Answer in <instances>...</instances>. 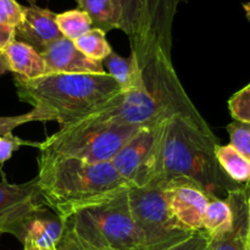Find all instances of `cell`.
I'll return each mask as SVG.
<instances>
[{
    "label": "cell",
    "mask_w": 250,
    "mask_h": 250,
    "mask_svg": "<svg viewBox=\"0 0 250 250\" xmlns=\"http://www.w3.org/2000/svg\"><path fill=\"white\" fill-rule=\"evenodd\" d=\"M219 144L211 129L200 128L183 117L168 119L161 149L160 173L153 185L183 178L199 186L210 198H221L222 193L227 197L244 187L233 182L220 167L215 156Z\"/></svg>",
    "instance_id": "cell-1"
},
{
    "label": "cell",
    "mask_w": 250,
    "mask_h": 250,
    "mask_svg": "<svg viewBox=\"0 0 250 250\" xmlns=\"http://www.w3.org/2000/svg\"><path fill=\"white\" fill-rule=\"evenodd\" d=\"M44 204L61 221L127 189L111 163L89 164L67 158L38 156L36 176Z\"/></svg>",
    "instance_id": "cell-2"
},
{
    "label": "cell",
    "mask_w": 250,
    "mask_h": 250,
    "mask_svg": "<svg viewBox=\"0 0 250 250\" xmlns=\"http://www.w3.org/2000/svg\"><path fill=\"white\" fill-rule=\"evenodd\" d=\"M14 83L21 102L48 112L60 128L90 116L122 93L107 73H48L32 80L15 76Z\"/></svg>",
    "instance_id": "cell-3"
},
{
    "label": "cell",
    "mask_w": 250,
    "mask_h": 250,
    "mask_svg": "<svg viewBox=\"0 0 250 250\" xmlns=\"http://www.w3.org/2000/svg\"><path fill=\"white\" fill-rule=\"evenodd\" d=\"M62 224V237L56 250H148L132 216L128 188L78 210Z\"/></svg>",
    "instance_id": "cell-4"
},
{
    "label": "cell",
    "mask_w": 250,
    "mask_h": 250,
    "mask_svg": "<svg viewBox=\"0 0 250 250\" xmlns=\"http://www.w3.org/2000/svg\"><path fill=\"white\" fill-rule=\"evenodd\" d=\"M139 128L90 115L60 128L41 142L38 149L45 158L76 159L89 164L111 163Z\"/></svg>",
    "instance_id": "cell-5"
},
{
    "label": "cell",
    "mask_w": 250,
    "mask_h": 250,
    "mask_svg": "<svg viewBox=\"0 0 250 250\" xmlns=\"http://www.w3.org/2000/svg\"><path fill=\"white\" fill-rule=\"evenodd\" d=\"M128 200L132 216L148 250H165L187 239L194 232L173 216L163 186L129 187Z\"/></svg>",
    "instance_id": "cell-6"
},
{
    "label": "cell",
    "mask_w": 250,
    "mask_h": 250,
    "mask_svg": "<svg viewBox=\"0 0 250 250\" xmlns=\"http://www.w3.org/2000/svg\"><path fill=\"white\" fill-rule=\"evenodd\" d=\"M166 121L141 127L111 160L128 187L143 188L158 180Z\"/></svg>",
    "instance_id": "cell-7"
},
{
    "label": "cell",
    "mask_w": 250,
    "mask_h": 250,
    "mask_svg": "<svg viewBox=\"0 0 250 250\" xmlns=\"http://www.w3.org/2000/svg\"><path fill=\"white\" fill-rule=\"evenodd\" d=\"M185 0H139L136 33L131 45V58L143 70L158 54L171 58L173 20L178 5Z\"/></svg>",
    "instance_id": "cell-8"
},
{
    "label": "cell",
    "mask_w": 250,
    "mask_h": 250,
    "mask_svg": "<svg viewBox=\"0 0 250 250\" xmlns=\"http://www.w3.org/2000/svg\"><path fill=\"white\" fill-rule=\"evenodd\" d=\"M146 88L167 117H183L203 129H211L195 109L173 67L172 58L158 54L141 70Z\"/></svg>",
    "instance_id": "cell-9"
},
{
    "label": "cell",
    "mask_w": 250,
    "mask_h": 250,
    "mask_svg": "<svg viewBox=\"0 0 250 250\" xmlns=\"http://www.w3.org/2000/svg\"><path fill=\"white\" fill-rule=\"evenodd\" d=\"M43 205L45 204L36 177L27 183L12 185L2 176L0 182V234L14 236L20 222Z\"/></svg>",
    "instance_id": "cell-10"
},
{
    "label": "cell",
    "mask_w": 250,
    "mask_h": 250,
    "mask_svg": "<svg viewBox=\"0 0 250 250\" xmlns=\"http://www.w3.org/2000/svg\"><path fill=\"white\" fill-rule=\"evenodd\" d=\"M62 232V221L46 205H43L20 222L14 236L23 247L49 250L58 247Z\"/></svg>",
    "instance_id": "cell-11"
},
{
    "label": "cell",
    "mask_w": 250,
    "mask_h": 250,
    "mask_svg": "<svg viewBox=\"0 0 250 250\" xmlns=\"http://www.w3.org/2000/svg\"><path fill=\"white\" fill-rule=\"evenodd\" d=\"M41 54L46 63L48 73L106 75L103 62L87 58L76 48L73 41L65 37L49 44Z\"/></svg>",
    "instance_id": "cell-12"
},
{
    "label": "cell",
    "mask_w": 250,
    "mask_h": 250,
    "mask_svg": "<svg viewBox=\"0 0 250 250\" xmlns=\"http://www.w3.org/2000/svg\"><path fill=\"white\" fill-rule=\"evenodd\" d=\"M164 188L166 189L167 204L173 216L192 231L203 229L205 210L212 198L199 187L188 183H178Z\"/></svg>",
    "instance_id": "cell-13"
},
{
    "label": "cell",
    "mask_w": 250,
    "mask_h": 250,
    "mask_svg": "<svg viewBox=\"0 0 250 250\" xmlns=\"http://www.w3.org/2000/svg\"><path fill=\"white\" fill-rule=\"evenodd\" d=\"M56 14L31 4L23 6V19L16 27V41L26 43L42 53L49 44L62 38L55 22Z\"/></svg>",
    "instance_id": "cell-14"
},
{
    "label": "cell",
    "mask_w": 250,
    "mask_h": 250,
    "mask_svg": "<svg viewBox=\"0 0 250 250\" xmlns=\"http://www.w3.org/2000/svg\"><path fill=\"white\" fill-rule=\"evenodd\" d=\"M247 186L227 194L226 199L233 212V225L226 233L210 238L212 250H249Z\"/></svg>",
    "instance_id": "cell-15"
},
{
    "label": "cell",
    "mask_w": 250,
    "mask_h": 250,
    "mask_svg": "<svg viewBox=\"0 0 250 250\" xmlns=\"http://www.w3.org/2000/svg\"><path fill=\"white\" fill-rule=\"evenodd\" d=\"M10 65V72L19 77L32 78L46 75V63L39 51L26 43L15 41L4 50Z\"/></svg>",
    "instance_id": "cell-16"
},
{
    "label": "cell",
    "mask_w": 250,
    "mask_h": 250,
    "mask_svg": "<svg viewBox=\"0 0 250 250\" xmlns=\"http://www.w3.org/2000/svg\"><path fill=\"white\" fill-rule=\"evenodd\" d=\"M80 10L88 14L94 28L105 33L121 28V0H77Z\"/></svg>",
    "instance_id": "cell-17"
},
{
    "label": "cell",
    "mask_w": 250,
    "mask_h": 250,
    "mask_svg": "<svg viewBox=\"0 0 250 250\" xmlns=\"http://www.w3.org/2000/svg\"><path fill=\"white\" fill-rule=\"evenodd\" d=\"M103 65H104L107 75L114 78L122 92H128L142 82L141 70H139L136 60L132 59L131 56L128 59L122 58L121 55L112 51L103 61Z\"/></svg>",
    "instance_id": "cell-18"
},
{
    "label": "cell",
    "mask_w": 250,
    "mask_h": 250,
    "mask_svg": "<svg viewBox=\"0 0 250 250\" xmlns=\"http://www.w3.org/2000/svg\"><path fill=\"white\" fill-rule=\"evenodd\" d=\"M215 156L220 167L239 186L250 183V160L237 151L231 144L219 146L215 148Z\"/></svg>",
    "instance_id": "cell-19"
},
{
    "label": "cell",
    "mask_w": 250,
    "mask_h": 250,
    "mask_svg": "<svg viewBox=\"0 0 250 250\" xmlns=\"http://www.w3.org/2000/svg\"><path fill=\"white\" fill-rule=\"evenodd\" d=\"M232 225H233V212L229 200L226 198L210 199L203 219V231L207 232L210 238H215L229 231Z\"/></svg>",
    "instance_id": "cell-20"
},
{
    "label": "cell",
    "mask_w": 250,
    "mask_h": 250,
    "mask_svg": "<svg viewBox=\"0 0 250 250\" xmlns=\"http://www.w3.org/2000/svg\"><path fill=\"white\" fill-rule=\"evenodd\" d=\"M23 19V6L16 0H0V50L16 41V27Z\"/></svg>",
    "instance_id": "cell-21"
},
{
    "label": "cell",
    "mask_w": 250,
    "mask_h": 250,
    "mask_svg": "<svg viewBox=\"0 0 250 250\" xmlns=\"http://www.w3.org/2000/svg\"><path fill=\"white\" fill-rule=\"evenodd\" d=\"M76 48L84 54L87 58L95 61H103L112 53L111 45L106 39V33L99 28H94L73 41Z\"/></svg>",
    "instance_id": "cell-22"
},
{
    "label": "cell",
    "mask_w": 250,
    "mask_h": 250,
    "mask_svg": "<svg viewBox=\"0 0 250 250\" xmlns=\"http://www.w3.org/2000/svg\"><path fill=\"white\" fill-rule=\"evenodd\" d=\"M55 22L61 34L70 41H76L93 28L90 17L80 9L56 14Z\"/></svg>",
    "instance_id": "cell-23"
},
{
    "label": "cell",
    "mask_w": 250,
    "mask_h": 250,
    "mask_svg": "<svg viewBox=\"0 0 250 250\" xmlns=\"http://www.w3.org/2000/svg\"><path fill=\"white\" fill-rule=\"evenodd\" d=\"M33 121L46 122L53 121V119L48 112H44L38 109H32L27 114L17 115V116H0V137L10 133L19 126Z\"/></svg>",
    "instance_id": "cell-24"
},
{
    "label": "cell",
    "mask_w": 250,
    "mask_h": 250,
    "mask_svg": "<svg viewBox=\"0 0 250 250\" xmlns=\"http://www.w3.org/2000/svg\"><path fill=\"white\" fill-rule=\"evenodd\" d=\"M231 146L250 160V124L233 121L226 127Z\"/></svg>",
    "instance_id": "cell-25"
},
{
    "label": "cell",
    "mask_w": 250,
    "mask_h": 250,
    "mask_svg": "<svg viewBox=\"0 0 250 250\" xmlns=\"http://www.w3.org/2000/svg\"><path fill=\"white\" fill-rule=\"evenodd\" d=\"M229 109L234 121L250 124V83L232 95Z\"/></svg>",
    "instance_id": "cell-26"
},
{
    "label": "cell",
    "mask_w": 250,
    "mask_h": 250,
    "mask_svg": "<svg viewBox=\"0 0 250 250\" xmlns=\"http://www.w3.org/2000/svg\"><path fill=\"white\" fill-rule=\"evenodd\" d=\"M39 142H31L24 141V139L20 138V137L14 136L12 132L4 134L0 137V166L4 165L7 160H10L12 154L16 150H19L22 146H33V148H38Z\"/></svg>",
    "instance_id": "cell-27"
},
{
    "label": "cell",
    "mask_w": 250,
    "mask_h": 250,
    "mask_svg": "<svg viewBox=\"0 0 250 250\" xmlns=\"http://www.w3.org/2000/svg\"><path fill=\"white\" fill-rule=\"evenodd\" d=\"M122 6V19H121V31L126 33L128 41H132L136 33L137 20H138L139 0H121Z\"/></svg>",
    "instance_id": "cell-28"
},
{
    "label": "cell",
    "mask_w": 250,
    "mask_h": 250,
    "mask_svg": "<svg viewBox=\"0 0 250 250\" xmlns=\"http://www.w3.org/2000/svg\"><path fill=\"white\" fill-rule=\"evenodd\" d=\"M165 250H212L211 239L207 232L199 229L194 231L187 239L170 247Z\"/></svg>",
    "instance_id": "cell-29"
},
{
    "label": "cell",
    "mask_w": 250,
    "mask_h": 250,
    "mask_svg": "<svg viewBox=\"0 0 250 250\" xmlns=\"http://www.w3.org/2000/svg\"><path fill=\"white\" fill-rule=\"evenodd\" d=\"M9 71H10V65H9V61H7L6 55H5L4 51L0 50V76L9 72Z\"/></svg>",
    "instance_id": "cell-30"
},
{
    "label": "cell",
    "mask_w": 250,
    "mask_h": 250,
    "mask_svg": "<svg viewBox=\"0 0 250 250\" xmlns=\"http://www.w3.org/2000/svg\"><path fill=\"white\" fill-rule=\"evenodd\" d=\"M247 195H248V247L250 249V183L247 186Z\"/></svg>",
    "instance_id": "cell-31"
},
{
    "label": "cell",
    "mask_w": 250,
    "mask_h": 250,
    "mask_svg": "<svg viewBox=\"0 0 250 250\" xmlns=\"http://www.w3.org/2000/svg\"><path fill=\"white\" fill-rule=\"evenodd\" d=\"M243 7H244V10H246L247 17H248V20L250 21V1L247 2V4H244Z\"/></svg>",
    "instance_id": "cell-32"
},
{
    "label": "cell",
    "mask_w": 250,
    "mask_h": 250,
    "mask_svg": "<svg viewBox=\"0 0 250 250\" xmlns=\"http://www.w3.org/2000/svg\"><path fill=\"white\" fill-rule=\"evenodd\" d=\"M22 250H39V249L32 248V247H23V249H22Z\"/></svg>",
    "instance_id": "cell-33"
},
{
    "label": "cell",
    "mask_w": 250,
    "mask_h": 250,
    "mask_svg": "<svg viewBox=\"0 0 250 250\" xmlns=\"http://www.w3.org/2000/svg\"><path fill=\"white\" fill-rule=\"evenodd\" d=\"M85 250H111V249H85Z\"/></svg>",
    "instance_id": "cell-34"
},
{
    "label": "cell",
    "mask_w": 250,
    "mask_h": 250,
    "mask_svg": "<svg viewBox=\"0 0 250 250\" xmlns=\"http://www.w3.org/2000/svg\"><path fill=\"white\" fill-rule=\"evenodd\" d=\"M49 250H56V248H54V249H49Z\"/></svg>",
    "instance_id": "cell-35"
},
{
    "label": "cell",
    "mask_w": 250,
    "mask_h": 250,
    "mask_svg": "<svg viewBox=\"0 0 250 250\" xmlns=\"http://www.w3.org/2000/svg\"><path fill=\"white\" fill-rule=\"evenodd\" d=\"M249 250H250V249H249Z\"/></svg>",
    "instance_id": "cell-36"
}]
</instances>
